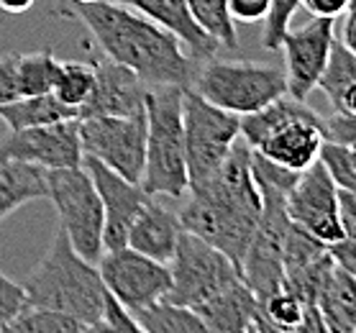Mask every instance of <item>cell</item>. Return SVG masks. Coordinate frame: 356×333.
<instances>
[{
    "instance_id": "13",
    "label": "cell",
    "mask_w": 356,
    "mask_h": 333,
    "mask_svg": "<svg viewBox=\"0 0 356 333\" xmlns=\"http://www.w3.org/2000/svg\"><path fill=\"white\" fill-rule=\"evenodd\" d=\"M82 156L85 154H82L77 118L8 131V136L0 141V159L39 164L44 170L82 167Z\"/></svg>"
},
{
    "instance_id": "31",
    "label": "cell",
    "mask_w": 356,
    "mask_h": 333,
    "mask_svg": "<svg viewBox=\"0 0 356 333\" xmlns=\"http://www.w3.org/2000/svg\"><path fill=\"white\" fill-rule=\"evenodd\" d=\"M300 6H302V0H272L269 13H267V18H264V33H261L264 49L280 51L284 31L290 29L292 18H295Z\"/></svg>"
},
{
    "instance_id": "35",
    "label": "cell",
    "mask_w": 356,
    "mask_h": 333,
    "mask_svg": "<svg viewBox=\"0 0 356 333\" xmlns=\"http://www.w3.org/2000/svg\"><path fill=\"white\" fill-rule=\"evenodd\" d=\"M272 0H228L236 24H264Z\"/></svg>"
},
{
    "instance_id": "27",
    "label": "cell",
    "mask_w": 356,
    "mask_h": 333,
    "mask_svg": "<svg viewBox=\"0 0 356 333\" xmlns=\"http://www.w3.org/2000/svg\"><path fill=\"white\" fill-rule=\"evenodd\" d=\"M251 174H254V182L259 190L261 205H287V195H290L300 172L275 164L272 159L261 156L259 152H251Z\"/></svg>"
},
{
    "instance_id": "17",
    "label": "cell",
    "mask_w": 356,
    "mask_h": 333,
    "mask_svg": "<svg viewBox=\"0 0 356 333\" xmlns=\"http://www.w3.org/2000/svg\"><path fill=\"white\" fill-rule=\"evenodd\" d=\"M118 6L136 10L149 21H154L156 26L167 29L179 39V44L185 47V51L200 65L205 59L216 57L220 51L218 41H213L208 33L202 31L200 26L195 24V18L190 16L185 0H111Z\"/></svg>"
},
{
    "instance_id": "39",
    "label": "cell",
    "mask_w": 356,
    "mask_h": 333,
    "mask_svg": "<svg viewBox=\"0 0 356 333\" xmlns=\"http://www.w3.org/2000/svg\"><path fill=\"white\" fill-rule=\"evenodd\" d=\"M348 3L351 0H302V6L313 16H323V18H339L348 8Z\"/></svg>"
},
{
    "instance_id": "32",
    "label": "cell",
    "mask_w": 356,
    "mask_h": 333,
    "mask_svg": "<svg viewBox=\"0 0 356 333\" xmlns=\"http://www.w3.org/2000/svg\"><path fill=\"white\" fill-rule=\"evenodd\" d=\"M323 141L339 144V147L356 149V113L336 111L331 118L323 121Z\"/></svg>"
},
{
    "instance_id": "14",
    "label": "cell",
    "mask_w": 356,
    "mask_h": 333,
    "mask_svg": "<svg viewBox=\"0 0 356 333\" xmlns=\"http://www.w3.org/2000/svg\"><path fill=\"white\" fill-rule=\"evenodd\" d=\"M82 167L92 177V185H95L100 203H103V213H106L103 246H106V252L108 249H121L129 241L131 223L136 220V216L152 195L144 193V187L138 182L121 177L118 172L100 164L92 156H82Z\"/></svg>"
},
{
    "instance_id": "8",
    "label": "cell",
    "mask_w": 356,
    "mask_h": 333,
    "mask_svg": "<svg viewBox=\"0 0 356 333\" xmlns=\"http://www.w3.org/2000/svg\"><path fill=\"white\" fill-rule=\"evenodd\" d=\"M170 272L172 287L167 298L190 310L211 300L213 295H218L223 287L241 277L238 267L226 254L205 244L197 236L187 234L185 228L179 234L177 249L170 261Z\"/></svg>"
},
{
    "instance_id": "34",
    "label": "cell",
    "mask_w": 356,
    "mask_h": 333,
    "mask_svg": "<svg viewBox=\"0 0 356 333\" xmlns=\"http://www.w3.org/2000/svg\"><path fill=\"white\" fill-rule=\"evenodd\" d=\"M103 331H138L136 318L111 293L106 295V308H103Z\"/></svg>"
},
{
    "instance_id": "2",
    "label": "cell",
    "mask_w": 356,
    "mask_h": 333,
    "mask_svg": "<svg viewBox=\"0 0 356 333\" xmlns=\"http://www.w3.org/2000/svg\"><path fill=\"white\" fill-rule=\"evenodd\" d=\"M21 284L26 302L77 318L88 325V331H103L106 284L100 279L97 264L74 252L62 228H57L44 259Z\"/></svg>"
},
{
    "instance_id": "44",
    "label": "cell",
    "mask_w": 356,
    "mask_h": 333,
    "mask_svg": "<svg viewBox=\"0 0 356 333\" xmlns=\"http://www.w3.org/2000/svg\"><path fill=\"white\" fill-rule=\"evenodd\" d=\"M351 156H354V167H356V149H351Z\"/></svg>"
},
{
    "instance_id": "33",
    "label": "cell",
    "mask_w": 356,
    "mask_h": 333,
    "mask_svg": "<svg viewBox=\"0 0 356 333\" xmlns=\"http://www.w3.org/2000/svg\"><path fill=\"white\" fill-rule=\"evenodd\" d=\"M24 305H26L24 284L13 282V279H8V277L0 272V331H3V325L8 323L10 318L16 316Z\"/></svg>"
},
{
    "instance_id": "7",
    "label": "cell",
    "mask_w": 356,
    "mask_h": 333,
    "mask_svg": "<svg viewBox=\"0 0 356 333\" xmlns=\"http://www.w3.org/2000/svg\"><path fill=\"white\" fill-rule=\"evenodd\" d=\"M241 136V118L200 98L195 90H182V138L190 187L218 170Z\"/></svg>"
},
{
    "instance_id": "21",
    "label": "cell",
    "mask_w": 356,
    "mask_h": 333,
    "mask_svg": "<svg viewBox=\"0 0 356 333\" xmlns=\"http://www.w3.org/2000/svg\"><path fill=\"white\" fill-rule=\"evenodd\" d=\"M47 170L39 164L0 159V223L33 200H47Z\"/></svg>"
},
{
    "instance_id": "11",
    "label": "cell",
    "mask_w": 356,
    "mask_h": 333,
    "mask_svg": "<svg viewBox=\"0 0 356 333\" xmlns=\"http://www.w3.org/2000/svg\"><path fill=\"white\" fill-rule=\"evenodd\" d=\"M341 190L336 187L333 177L318 159L302 170L287 195V216L295 226L305 228L308 234L321 238L325 246L339 241L343 236L341 223Z\"/></svg>"
},
{
    "instance_id": "37",
    "label": "cell",
    "mask_w": 356,
    "mask_h": 333,
    "mask_svg": "<svg viewBox=\"0 0 356 333\" xmlns=\"http://www.w3.org/2000/svg\"><path fill=\"white\" fill-rule=\"evenodd\" d=\"M328 254H331L333 264L356 275V231H343L339 241L328 244Z\"/></svg>"
},
{
    "instance_id": "16",
    "label": "cell",
    "mask_w": 356,
    "mask_h": 333,
    "mask_svg": "<svg viewBox=\"0 0 356 333\" xmlns=\"http://www.w3.org/2000/svg\"><path fill=\"white\" fill-rule=\"evenodd\" d=\"M321 147H323V118L310 108L308 113L298 115L267 133L254 147V152L292 172H302L318 162Z\"/></svg>"
},
{
    "instance_id": "43",
    "label": "cell",
    "mask_w": 356,
    "mask_h": 333,
    "mask_svg": "<svg viewBox=\"0 0 356 333\" xmlns=\"http://www.w3.org/2000/svg\"><path fill=\"white\" fill-rule=\"evenodd\" d=\"M72 3H97V0H72Z\"/></svg>"
},
{
    "instance_id": "22",
    "label": "cell",
    "mask_w": 356,
    "mask_h": 333,
    "mask_svg": "<svg viewBox=\"0 0 356 333\" xmlns=\"http://www.w3.org/2000/svg\"><path fill=\"white\" fill-rule=\"evenodd\" d=\"M67 118H77V108L65 106L51 92L24 95V98H16L0 106V121L8 126V131L31 129V126L67 121Z\"/></svg>"
},
{
    "instance_id": "28",
    "label": "cell",
    "mask_w": 356,
    "mask_h": 333,
    "mask_svg": "<svg viewBox=\"0 0 356 333\" xmlns=\"http://www.w3.org/2000/svg\"><path fill=\"white\" fill-rule=\"evenodd\" d=\"M57 67H59V59L51 54V49L18 54L16 77H18V92H21V98L24 95L51 92L54 77H57Z\"/></svg>"
},
{
    "instance_id": "41",
    "label": "cell",
    "mask_w": 356,
    "mask_h": 333,
    "mask_svg": "<svg viewBox=\"0 0 356 333\" xmlns=\"http://www.w3.org/2000/svg\"><path fill=\"white\" fill-rule=\"evenodd\" d=\"M333 108H336V111H346V113H356V82L341 92Z\"/></svg>"
},
{
    "instance_id": "9",
    "label": "cell",
    "mask_w": 356,
    "mask_h": 333,
    "mask_svg": "<svg viewBox=\"0 0 356 333\" xmlns=\"http://www.w3.org/2000/svg\"><path fill=\"white\" fill-rule=\"evenodd\" d=\"M80 121L82 154L138 182L146 156V108L131 115H90Z\"/></svg>"
},
{
    "instance_id": "38",
    "label": "cell",
    "mask_w": 356,
    "mask_h": 333,
    "mask_svg": "<svg viewBox=\"0 0 356 333\" xmlns=\"http://www.w3.org/2000/svg\"><path fill=\"white\" fill-rule=\"evenodd\" d=\"M341 24L336 21V39L356 54V0L348 3V8L341 13Z\"/></svg>"
},
{
    "instance_id": "36",
    "label": "cell",
    "mask_w": 356,
    "mask_h": 333,
    "mask_svg": "<svg viewBox=\"0 0 356 333\" xmlns=\"http://www.w3.org/2000/svg\"><path fill=\"white\" fill-rule=\"evenodd\" d=\"M16 59L18 54H13V51L0 54V106L21 98V92H18V77H16Z\"/></svg>"
},
{
    "instance_id": "29",
    "label": "cell",
    "mask_w": 356,
    "mask_h": 333,
    "mask_svg": "<svg viewBox=\"0 0 356 333\" xmlns=\"http://www.w3.org/2000/svg\"><path fill=\"white\" fill-rule=\"evenodd\" d=\"M356 82V54L351 49H346L339 39L333 41L328 62L323 67V74L318 80V88L323 90V95L336 106L339 95L346 88H351Z\"/></svg>"
},
{
    "instance_id": "15",
    "label": "cell",
    "mask_w": 356,
    "mask_h": 333,
    "mask_svg": "<svg viewBox=\"0 0 356 333\" xmlns=\"http://www.w3.org/2000/svg\"><path fill=\"white\" fill-rule=\"evenodd\" d=\"M95 67V88L82 103L77 118L90 115H131L146 108V85L134 70L118 65L113 59L90 57Z\"/></svg>"
},
{
    "instance_id": "40",
    "label": "cell",
    "mask_w": 356,
    "mask_h": 333,
    "mask_svg": "<svg viewBox=\"0 0 356 333\" xmlns=\"http://www.w3.org/2000/svg\"><path fill=\"white\" fill-rule=\"evenodd\" d=\"M339 203H341V223H343V231H356V195L354 193H341Z\"/></svg>"
},
{
    "instance_id": "10",
    "label": "cell",
    "mask_w": 356,
    "mask_h": 333,
    "mask_svg": "<svg viewBox=\"0 0 356 333\" xmlns=\"http://www.w3.org/2000/svg\"><path fill=\"white\" fill-rule=\"evenodd\" d=\"M95 264L106 290L129 310L131 316L136 310L170 295V264H162V261L152 259V257H144V254H138L131 246L108 249V252L100 254V259Z\"/></svg>"
},
{
    "instance_id": "3",
    "label": "cell",
    "mask_w": 356,
    "mask_h": 333,
    "mask_svg": "<svg viewBox=\"0 0 356 333\" xmlns=\"http://www.w3.org/2000/svg\"><path fill=\"white\" fill-rule=\"evenodd\" d=\"M182 90L179 85H152L146 90V156L138 185L156 197L179 200L190 190L182 138Z\"/></svg>"
},
{
    "instance_id": "19",
    "label": "cell",
    "mask_w": 356,
    "mask_h": 333,
    "mask_svg": "<svg viewBox=\"0 0 356 333\" xmlns=\"http://www.w3.org/2000/svg\"><path fill=\"white\" fill-rule=\"evenodd\" d=\"M259 310V300L238 277L211 300L197 305L193 313L200 318L208 333H251Z\"/></svg>"
},
{
    "instance_id": "25",
    "label": "cell",
    "mask_w": 356,
    "mask_h": 333,
    "mask_svg": "<svg viewBox=\"0 0 356 333\" xmlns=\"http://www.w3.org/2000/svg\"><path fill=\"white\" fill-rule=\"evenodd\" d=\"M190 16L195 24L208 33L213 41H218L220 49H234L238 47V33H236V21L231 16L228 0H185Z\"/></svg>"
},
{
    "instance_id": "26",
    "label": "cell",
    "mask_w": 356,
    "mask_h": 333,
    "mask_svg": "<svg viewBox=\"0 0 356 333\" xmlns=\"http://www.w3.org/2000/svg\"><path fill=\"white\" fill-rule=\"evenodd\" d=\"M92 88H95V67H92V59H88V62H77V59L59 62L54 88H51L54 98L62 100L65 106L77 108V113H80L82 103L90 98Z\"/></svg>"
},
{
    "instance_id": "42",
    "label": "cell",
    "mask_w": 356,
    "mask_h": 333,
    "mask_svg": "<svg viewBox=\"0 0 356 333\" xmlns=\"http://www.w3.org/2000/svg\"><path fill=\"white\" fill-rule=\"evenodd\" d=\"M33 3H36V0H0V10H3V13H10V16H18V13L31 10Z\"/></svg>"
},
{
    "instance_id": "23",
    "label": "cell",
    "mask_w": 356,
    "mask_h": 333,
    "mask_svg": "<svg viewBox=\"0 0 356 333\" xmlns=\"http://www.w3.org/2000/svg\"><path fill=\"white\" fill-rule=\"evenodd\" d=\"M134 318L138 323V331L144 333H208L193 310L170 300V298H162V300L136 310Z\"/></svg>"
},
{
    "instance_id": "20",
    "label": "cell",
    "mask_w": 356,
    "mask_h": 333,
    "mask_svg": "<svg viewBox=\"0 0 356 333\" xmlns=\"http://www.w3.org/2000/svg\"><path fill=\"white\" fill-rule=\"evenodd\" d=\"M316 305L328 333H356V275L331 264Z\"/></svg>"
},
{
    "instance_id": "5",
    "label": "cell",
    "mask_w": 356,
    "mask_h": 333,
    "mask_svg": "<svg viewBox=\"0 0 356 333\" xmlns=\"http://www.w3.org/2000/svg\"><path fill=\"white\" fill-rule=\"evenodd\" d=\"M49 195L59 216V228L67 234L74 252L95 264L103 246V226L106 213L97 195L92 177L85 167H67V170H47Z\"/></svg>"
},
{
    "instance_id": "6",
    "label": "cell",
    "mask_w": 356,
    "mask_h": 333,
    "mask_svg": "<svg viewBox=\"0 0 356 333\" xmlns=\"http://www.w3.org/2000/svg\"><path fill=\"white\" fill-rule=\"evenodd\" d=\"M187 195V203L182 205V211H177L182 228L202 238L205 244L216 246L236 267H241L261 213L249 211L208 187H190Z\"/></svg>"
},
{
    "instance_id": "4",
    "label": "cell",
    "mask_w": 356,
    "mask_h": 333,
    "mask_svg": "<svg viewBox=\"0 0 356 333\" xmlns=\"http://www.w3.org/2000/svg\"><path fill=\"white\" fill-rule=\"evenodd\" d=\"M200 98L234 115H249L272 100L287 95L284 67L241 59H205L190 82Z\"/></svg>"
},
{
    "instance_id": "24",
    "label": "cell",
    "mask_w": 356,
    "mask_h": 333,
    "mask_svg": "<svg viewBox=\"0 0 356 333\" xmlns=\"http://www.w3.org/2000/svg\"><path fill=\"white\" fill-rule=\"evenodd\" d=\"M3 331L8 333H77L88 331V325L80 323L77 318L65 316L59 310L41 308L33 302H26L8 323L3 325Z\"/></svg>"
},
{
    "instance_id": "1",
    "label": "cell",
    "mask_w": 356,
    "mask_h": 333,
    "mask_svg": "<svg viewBox=\"0 0 356 333\" xmlns=\"http://www.w3.org/2000/svg\"><path fill=\"white\" fill-rule=\"evenodd\" d=\"M59 16L80 21L95 39L108 59L129 67L152 88V85H179L190 88L197 70L185 47L175 33L156 26L136 10L97 0V3H67Z\"/></svg>"
},
{
    "instance_id": "12",
    "label": "cell",
    "mask_w": 356,
    "mask_h": 333,
    "mask_svg": "<svg viewBox=\"0 0 356 333\" xmlns=\"http://www.w3.org/2000/svg\"><path fill=\"white\" fill-rule=\"evenodd\" d=\"M336 21L339 18L313 16L305 26L284 31L280 49L284 51V77L290 98L308 100L310 92L318 88L336 41Z\"/></svg>"
},
{
    "instance_id": "30",
    "label": "cell",
    "mask_w": 356,
    "mask_h": 333,
    "mask_svg": "<svg viewBox=\"0 0 356 333\" xmlns=\"http://www.w3.org/2000/svg\"><path fill=\"white\" fill-rule=\"evenodd\" d=\"M259 308H261V316L267 318L269 325L275 331H298L308 305L300 300L295 293H290L287 287H282V290L269 295Z\"/></svg>"
},
{
    "instance_id": "18",
    "label": "cell",
    "mask_w": 356,
    "mask_h": 333,
    "mask_svg": "<svg viewBox=\"0 0 356 333\" xmlns=\"http://www.w3.org/2000/svg\"><path fill=\"white\" fill-rule=\"evenodd\" d=\"M179 234H182V223H179L177 211H172L170 205L159 203V197L152 195L136 216V220L131 223L126 246L162 264H170L177 249Z\"/></svg>"
}]
</instances>
